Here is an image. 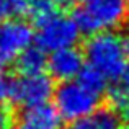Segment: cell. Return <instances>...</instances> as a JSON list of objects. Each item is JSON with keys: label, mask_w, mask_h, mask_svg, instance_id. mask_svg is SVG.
Returning a JSON list of instances; mask_svg holds the SVG:
<instances>
[{"label": "cell", "mask_w": 129, "mask_h": 129, "mask_svg": "<svg viewBox=\"0 0 129 129\" xmlns=\"http://www.w3.org/2000/svg\"><path fill=\"white\" fill-rule=\"evenodd\" d=\"M87 66L110 82L119 80L129 66V44L126 33L108 31L88 36L83 47Z\"/></svg>", "instance_id": "6da1fadb"}, {"label": "cell", "mask_w": 129, "mask_h": 129, "mask_svg": "<svg viewBox=\"0 0 129 129\" xmlns=\"http://www.w3.org/2000/svg\"><path fill=\"white\" fill-rule=\"evenodd\" d=\"M74 18L82 35L118 31L129 20V0H77Z\"/></svg>", "instance_id": "7a4b0ae2"}, {"label": "cell", "mask_w": 129, "mask_h": 129, "mask_svg": "<svg viewBox=\"0 0 129 129\" xmlns=\"http://www.w3.org/2000/svg\"><path fill=\"white\" fill-rule=\"evenodd\" d=\"M100 101L101 95L87 88L79 79L59 83L54 93V106L62 119L69 123L95 113L100 108Z\"/></svg>", "instance_id": "3957f363"}, {"label": "cell", "mask_w": 129, "mask_h": 129, "mask_svg": "<svg viewBox=\"0 0 129 129\" xmlns=\"http://www.w3.org/2000/svg\"><path fill=\"white\" fill-rule=\"evenodd\" d=\"M36 26V46H39L47 54L67 47H75L82 36V29L74 15L70 16L60 12L54 13Z\"/></svg>", "instance_id": "277c9868"}, {"label": "cell", "mask_w": 129, "mask_h": 129, "mask_svg": "<svg viewBox=\"0 0 129 129\" xmlns=\"http://www.w3.org/2000/svg\"><path fill=\"white\" fill-rule=\"evenodd\" d=\"M36 33L25 20H8L0 23V69L15 66L21 54L33 46Z\"/></svg>", "instance_id": "5b68a950"}, {"label": "cell", "mask_w": 129, "mask_h": 129, "mask_svg": "<svg viewBox=\"0 0 129 129\" xmlns=\"http://www.w3.org/2000/svg\"><path fill=\"white\" fill-rule=\"evenodd\" d=\"M56 88H54L52 77L46 74L38 75H18L12 80V90H10V100L16 106L28 110L39 105L49 103L54 98Z\"/></svg>", "instance_id": "8992f818"}, {"label": "cell", "mask_w": 129, "mask_h": 129, "mask_svg": "<svg viewBox=\"0 0 129 129\" xmlns=\"http://www.w3.org/2000/svg\"><path fill=\"white\" fill-rule=\"evenodd\" d=\"M87 67L85 54L77 47H67L49 54L47 72L52 79L62 82L77 80Z\"/></svg>", "instance_id": "52a82bcc"}, {"label": "cell", "mask_w": 129, "mask_h": 129, "mask_svg": "<svg viewBox=\"0 0 129 129\" xmlns=\"http://www.w3.org/2000/svg\"><path fill=\"white\" fill-rule=\"evenodd\" d=\"M62 123L59 111L49 103L23 110L21 114V124L28 129H62Z\"/></svg>", "instance_id": "ba28073f"}, {"label": "cell", "mask_w": 129, "mask_h": 129, "mask_svg": "<svg viewBox=\"0 0 129 129\" xmlns=\"http://www.w3.org/2000/svg\"><path fill=\"white\" fill-rule=\"evenodd\" d=\"M119 111L111 108H98L95 113L88 114L79 121L70 123L67 129H119Z\"/></svg>", "instance_id": "9c48e42d"}, {"label": "cell", "mask_w": 129, "mask_h": 129, "mask_svg": "<svg viewBox=\"0 0 129 129\" xmlns=\"http://www.w3.org/2000/svg\"><path fill=\"white\" fill-rule=\"evenodd\" d=\"M47 59L49 56L46 51H43L39 46H31L21 54L15 66L20 75H38L44 74V70L47 69Z\"/></svg>", "instance_id": "30bf717a"}, {"label": "cell", "mask_w": 129, "mask_h": 129, "mask_svg": "<svg viewBox=\"0 0 129 129\" xmlns=\"http://www.w3.org/2000/svg\"><path fill=\"white\" fill-rule=\"evenodd\" d=\"M33 0H0V23L29 15Z\"/></svg>", "instance_id": "8fae6325"}, {"label": "cell", "mask_w": 129, "mask_h": 129, "mask_svg": "<svg viewBox=\"0 0 129 129\" xmlns=\"http://www.w3.org/2000/svg\"><path fill=\"white\" fill-rule=\"evenodd\" d=\"M79 80H80V82H82L87 88H90L91 91L101 95V96H103V93L106 91L108 82H110L106 77H103L100 72H96L95 69H91V67H88V66L85 67V70L82 72V75L79 77Z\"/></svg>", "instance_id": "7c38bea8"}, {"label": "cell", "mask_w": 129, "mask_h": 129, "mask_svg": "<svg viewBox=\"0 0 129 129\" xmlns=\"http://www.w3.org/2000/svg\"><path fill=\"white\" fill-rule=\"evenodd\" d=\"M56 3L52 0H33L31 3V10H29V15H31L33 21L38 25V23L47 20L49 16H52L54 13H57Z\"/></svg>", "instance_id": "4fadbf2b"}, {"label": "cell", "mask_w": 129, "mask_h": 129, "mask_svg": "<svg viewBox=\"0 0 129 129\" xmlns=\"http://www.w3.org/2000/svg\"><path fill=\"white\" fill-rule=\"evenodd\" d=\"M10 90H12V80H8L5 72L0 69V108H3L7 100H10Z\"/></svg>", "instance_id": "5bb4252c"}, {"label": "cell", "mask_w": 129, "mask_h": 129, "mask_svg": "<svg viewBox=\"0 0 129 129\" xmlns=\"http://www.w3.org/2000/svg\"><path fill=\"white\" fill-rule=\"evenodd\" d=\"M12 116H10V111L5 106L0 108V129H8L12 126Z\"/></svg>", "instance_id": "9a60e30c"}, {"label": "cell", "mask_w": 129, "mask_h": 129, "mask_svg": "<svg viewBox=\"0 0 129 129\" xmlns=\"http://www.w3.org/2000/svg\"><path fill=\"white\" fill-rule=\"evenodd\" d=\"M121 113H123V116H126V119L129 121V100H127V103L124 105V108L121 110Z\"/></svg>", "instance_id": "2e32d148"}, {"label": "cell", "mask_w": 129, "mask_h": 129, "mask_svg": "<svg viewBox=\"0 0 129 129\" xmlns=\"http://www.w3.org/2000/svg\"><path fill=\"white\" fill-rule=\"evenodd\" d=\"M56 5H69V3H72L74 0H52Z\"/></svg>", "instance_id": "e0dca14e"}, {"label": "cell", "mask_w": 129, "mask_h": 129, "mask_svg": "<svg viewBox=\"0 0 129 129\" xmlns=\"http://www.w3.org/2000/svg\"><path fill=\"white\" fill-rule=\"evenodd\" d=\"M8 129H28V127H25L23 124H16V126H10Z\"/></svg>", "instance_id": "ac0fdd59"}, {"label": "cell", "mask_w": 129, "mask_h": 129, "mask_svg": "<svg viewBox=\"0 0 129 129\" xmlns=\"http://www.w3.org/2000/svg\"><path fill=\"white\" fill-rule=\"evenodd\" d=\"M119 129H129V126H121Z\"/></svg>", "instance_id": "d6986e66"}]
</instances>
